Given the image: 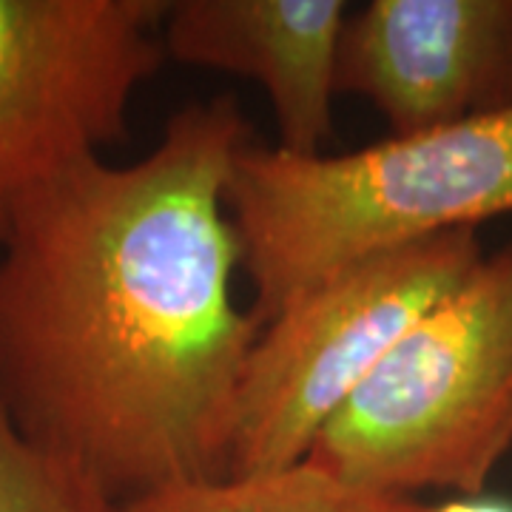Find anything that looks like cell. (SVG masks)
<instances>
[{
    "label": "cell",
    "mask_w": 512,
    "mask_h": 512,
    "mask_svg": "<svg viewBox=\"0 0 512 512\" xmlns=\"http://www.w3.org/2000/svg\"><path fill=\"white\" fill-rule=\"evenodd\" d=\"M336 92L365 97L390 137L512 103V0H370L350 12Z\"/></svg>",
    "instance_id": "obj_6"
},
{
    "label": "cell",
    "mask_w": 512,
    "mask_h": 512,
    "mask_svg": "<svg viewBox=\"0 0 512 512\" xmlns=\"http://www.w3.org/2000/svg\"><path fill=\"white\" fill-rule=\"evenodd\" d=\"M168 0H0V234L23 202L123 140L163 63Z\"/></svg>",
    "instance_id": "obj_5"
},
{
    "label": "cell",
    "mask_w": 512,
    "mask_h": 512,
    "mask_svg": "<svg viewBox=\"0 0 512 512\" xmlns=\"http://www.w3.org/2000/svg\"><path fill=\"white\" fill-rule=\"evenodd\" d=\"M512 450V245L387 350L305 464L367 493H487Z\"/></svg>",
    "instance_id": "obj_3"
},
{
    "label": "cell",
    "mask_w": 512,
    "mask_h": 512,
    "mask_svg": "<svg viewBox=\"0 0 512 512\" xmlns=\"http://www.w3.org/2000/svg\"><path fill=\"white\" fill-rule=\"evenodd\" d=\"M348 15L345 0H171L160 37L177 63L259 83L274 109L276 148L311 157L333 137Z\"/></svg>",
    "instance_id": "obj_7"
},
{
    "label": "cell",
    "mask_w": 512,
    "mask_h": 512,
    "mask_svg": "<svg viewBox=\"0 0 512 512\" xmlns=\"http://www.w3.org/2000/svg\"><path fill=\"white\" fill-rule=\"evenodd\" d=\"M419 498L367 493L296 464L268 476H225L165 487L134 498L120 512H421Z\"/></svg>",
    "instance_id": "obj_8"
},
{
    "label": "cell",
    "mask_w": 512,
    "mask_h": 512,
    "mask_svg": "<svg viewBox=\"0 0 512 512\" xmlns=\"http://www.w3.org/2000/svg\"><path fill=\"white\" fill-rule=\"evenodd\" d=\"M481 259L478 231H453L356 259L293 296L262 325L242 365L228 476L302 464L387 350Z\"/></svg>",
    "instance_id": "obj_4"
},
{
    "label": "cell",
    "mask_w": 512,
    "mask_h": 512,
    "mask_svg": "<svg viewBox=\"0 0 512 512\" xmlns=\"http://www.w3.org/2000/svg\"><path fill=\"white\" fill-rule=\"evenodd\" d=\"M0 512H120L66 461L40 450L0 402Z\"/></svg>",
    "instance_id": "obj_9"
},
{
    "label": "cell",
    "mask_w": 512,
    "mask_h": 512,
    "mask_svg": "<svg viewBox=\"0 0 512 512\" xmlns=\"http://www.w3.org/2000/svg\"><path fill=\"white\" fill-rule=\"evenodd\" d=\"M225 205L254 285L251 313L265 325L356 259L510 217L512 103L345 154L248 143Z\"/></svg>",
    "instance_id": "obj_2"
},
{
    "label": "cell",
    "mask_w": 512,
    "mask_h": 512,
    "mask_svg": "<svg viewBox=\"0 0 512 512\" xmlns=\"http://www.w3.org/2000/svg\"><path fill=\"white\" fill-rule=\"evenodd\" d=\"M421 512H512V501L504 495H453L444 504H424Z\"/></svg>",
    "instance_id": "obj_10"
},
{
    "label": "cell",
    "mask_w": 512,
    "mask_h": 512,
    "mask_svg": "<svg viewBox=\"0 0 512 512\" xmlns=\"http://www.w3.org/2000/svg\"><path fill=\"white\" fill-rule=\"evenodd\" d=\"M251 123L194 100L143 160L74 165L0 234V402L117 507L228 476L237 384L262 325L225 191Z\"/></svg>",
    "instance_id": "obj_1"
}]
</instances>
